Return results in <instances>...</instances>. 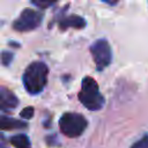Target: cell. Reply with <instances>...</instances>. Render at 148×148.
Masks as SVG:
<instances>
[{"mask_svg": "<svg viewBox=\"0 0 148 148\" xmlns=\"http://www.w3.org/2000/svg\"><path fill=\"white\" fill-rule=\"evenodd\" d=\"M47 74H49V68L44 62L42 61L31 62L25 68L22 76V81L25 90L31 95L39 94L46 86Z\"/></svg>", "mask_w": 148, "mask_h": 148, "instance_id": "6da1fadb", "label": "cell"}, {"mask_svg": "<svg viewBox=\"0 0 148 148\" xmlns=\"http://www.w3.org/2000/svg\"><path fill=\"white\" fill-rule=\"evenodd\" d=\"M79 99L87 109L91 111H97L104 105V97L99 92L98 84L92 77L89 76H86L82 80Z\"/></svg>", "mask_w": 148, "mask_h": 148, "instance_id": "7a4b0ae2", "label": "cell"}, {"mask_svg": "<svg viewBox=\"0 0 148 148\" xmlns=\"http://www.w3.org/2000/svg\"><path fill=\"white\" fill-rule=\"evenodd\" d=\"M60 131L69 138H76L83 133L87 127L86 118L76 112H66L59 119Z\"/></svg>", "mask_w": 148, "mask_h": 148, "instance_id": "3957f363", "label": "cell"}, {"mask_svg": "<svg viewBox=\"0 0 148 148\" xmlns=\"http://www.w3.org/2000/svg\"><path fill=\"white\" fill-rule=\"evenodd\" d=\"M90 52L92 54L97 71L104 69L111 62V59H112L111 47L106 39H104V38L97 39L94 44H91Z\"/></svg>", "mask_w": 148, "mask_h": 148, "instance_id": "277c9868", "label": "cell"}, {"mask_svg": "<svg viewBox=\"0 0 148 148\" xmlns=\"http://www.w3.org/2000/svg\"><path fill=\"white\" fill-rule=\"evenodd\" d=\"M42 13L30 9V8H25L20 16L14 21L13 23V28L17 31H29V30H34L36 29L40 22H42Z\"/></svg>", "mask_w": 148, "mask_h": 148, "instance_id": "5b68a950", "label": "cell"}, {"mask_svg": "<svg viewBox=\"0 0 148 148\" xmlns=\"http://www.w3.org/2000/svg\"><path fill=\"white\" fill-rule=\"evenodd\" d=\"M0 104H1V110L7 111V110H12V109L16 108L18 104V99L10 90L6 89L5 87H1V89H0Z\"/></svg>", "mask_w": 148, "mask_h": 148, "instance_id": "8992f818", "label": "cell"}, {"mask_svg": "<svg viewBox=\"0 0 148 148\" xmlns=\"http://www.w3.org/2000/svg\"><path fill=\"white\" fill-rule=\"evenodd\" d=\"M86 25V21L84 18H82L81 16L77 15H69V16H65L61 20H59V28L61 30H65L69 27H74L76 29H81Z\"/></svg>", "mask_w": 148, "mask_h": 148, "instance_id": "52a82bcc", "label": "cell"}, {"mask_svg": "<svg viewBox=\"0 0 148 148\" xmlns=\"http://www.w3.org/2000/svg\"><path fill=\"white\" fill-rule=\"evenodd\" d=\"M25 127H27V124L24 121L9 118L6 116H1V130H20Z\"/></svg>", "mask_w": 148, "mask_h": 148, "instance_id": "ba28073f", "label": "cell"}, {"mask_svg": "<svg viewBox=\"0 0 148 148\" xmlns=\"http://www.w3.org/2000/svg\"><path fill=\"white\" fill-rule=\"evenodd\" d=\"M9 142L15 148H31L29 138L25 134H16L9 139Z\"/></svg>", "mask_w": 148, "mask_h": 148, "instance_id": "9c48e42d", "label": "cell"}, {"mask_svg": "<svg viewBox=\"0 0 148 148\" xmlns=\"http://www.w3.org/2000/svg\"><path fill=\"white\" fill-rule=\"evenodd\" d=\"M131 148H148V134H146L139 141H136L135 143H133Z\"/></svg>", "mask_w": 148, "mask_h": 148, "instance_id": "30bf717a", "label": "cell"}, {"mask_svg": "<svg viewBox=\"0 0 148 148\" xmlns=\"http://www.w3.org/2000/svg\"><path fill=\"white\" fill-rule=\"evenodd\" d=\"M32 116H34V108L32 106L24 108L21 111V117L24 119H30V118H32Z\"/></svg>", "mask_w": 148, "mask_h": 148, "instance_id": "8fae6325", "label": "cell"}, {"mask_svg": "<svg viewBox=\"0 0 148 148\" xmlns=\"http://www.w3.org/2000/svg\"><path fill=\"white\" fill-rule=\"evenodd\" d=\"M12 58H13V54H12V53L6 52V51H3V52H2V64H3L5 66L9 65V62H10Z\"/></svg>", "mask_w": 148, "mask_h": 148, "instance_id": "7c38bea8", "label": "cell"}, {"mask_svg": "<svg viewBox=\"0 0 148 148\" xmlns=\"http://www.w3.org/2000/svg\"><path fill=\"white\" fill-rule=\"evenodd\" d=\"M32 3L36 5L37 7H40L42 9H44V8H46V7L51 6V5H53L52 1H32Z\"/></svg>", "mask_w": 148, "mask_h": 148, "instance_id": "4fadbf2b", "label": "cell"}]
</instances>
